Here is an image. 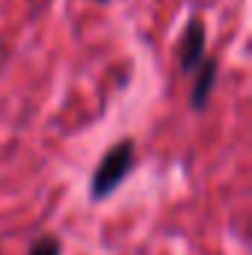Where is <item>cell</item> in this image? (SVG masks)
Segmentation results:
<instances>
[{"instance_id": "obj_4", "label": "cell", "mask_w": 252, "mask_h": 255, "mask_svg": "<svg viewBox=\"0 0 252 255\" xmlns=\"http://www.w3.org/2000/svg\"><path fill=\"white\" fill-rule=\"evenodd\" d=\"M27 255H63V244L54 235H42V238L33 241V247H30Z\"/></svg>"}, {"instance_id": "obj_1", "label": "cell", "mask_w": 252, "mask_h": 255, "mask_svg": "<svg viewBox=\"0 0 252 255\" xmlns=\"http://www.w3.org/2000/svg\"><path fill=\"white\" fill-rule=\"evenodd\" d=\"M130 166H133V142L122 139L101 157V163L92 175V199H104L107 193L116 190L130 172Z\"/></svg>"}, {"instance_id": "obj_2", "label": "cell", "mask_w": 252, "mask_h": 255, "mask_svg": "<svg viewBox=\"0 0 252 255\" xmlns=\"http://www.w3.org/2000/svg\"><path fill=\"white\" fill-rule=\"evenodd\" d=\"M205 60V27L199 21H190L184 36H181V48H178V63L181 71H196L199 63Z\"/></svg>"}, {"instance_id": "obj_5", "label": "cell", "mask_w": 252, "mask_h": 255, "mask_svg": "<svg viewBox=\"0 0 252 255\" xmlns=\"http://www.w3.org/2000/svg\"><path fill=\"white\" fill-rule=\"evenodd\" d=\"M95 3H107V0H95Z\"/></svg>"}, {"instance_id": "obj_3", "label": "cell", "mask_w": 252, "mask_h": 255, "mask_svg": "<svg viewBox=\"0 0 252 255\" xmlns=\"http://www.w3.org/2000/svg\"><path fill=\"white\" fill-rule=\"evenodd\" d=\"M214 77H217V63H214V60H202V63H199L196 86H193V95H190L193 110H202V107L208 104V95H211V89H214Z\"/></svg>"}]
</instances>
